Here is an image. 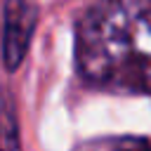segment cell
Instances as JSON below:
<instances>
[{
    "mask_svg": "<svg viewBox=\"0 0 151 151\" xmlns=\"http://www.w3.org/2000/svg\"><path fill=\"white\" fill-rule=\"evenodd\" d=\"M80 73L101 87L151 94V0H99L78 24Z\"/></svg>",
    "mask_w": 151,
    "mask_h": 151,
    "instance_id": "1",
    "label": "cell"
},
{
    "mask_svg": "<svg viewBox=\"0 0 151 151\" xmlns=\"http://www.w3.org/2000/svg\"><path fill=\"white\" fill-rule=\"evenodd\" d=\"M0 149H7V151L21 149L19 120H17L12 101H2L0 104Z\"/></svg>",
    "mask_w": 151,
    "mask_h": 151,
    "instance_id": "3",
    "label": "cell"
},
{
    "mask_svg": "<svg viewBox=\"0 0 151 151\" xmlns=\"http://www.w3.org/2000/svg\"><path fill=\"white\" fill-rule=\"evenodd\" d=\"M38 24V5L33 0H7L2 21V64L7 71H17L28 52L33 31Z\"/></svg>",
    "mask_w": 151,
    "mask_h": 151,
    "instance_id": "2",
    "label": "cell"
}]
</instances>
